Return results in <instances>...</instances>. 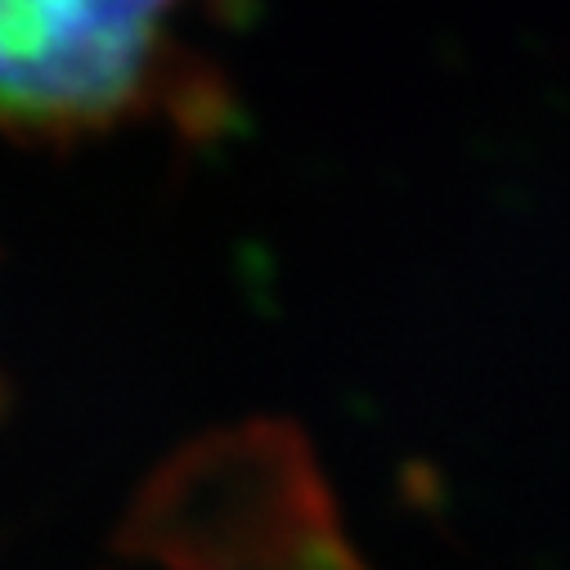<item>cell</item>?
I'll use <instances>...</instances> for the list:
<instances>
[{"label": "cell", "mask_w": 570, "mask_h": 570, "mask_svg": "<svg viewBox=\"0 0 570 570\" xmlns=\"http://www.w3.org/2000/svg\"><path fill=\"white\" fill-rule=\"evenodd\" d=\"M194 14L198 0H0V130L72 145L154 117L212 121Z\"/></svg>", "instance_id": "cell-1"}]
</instances>
